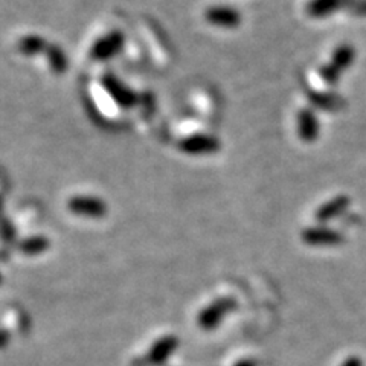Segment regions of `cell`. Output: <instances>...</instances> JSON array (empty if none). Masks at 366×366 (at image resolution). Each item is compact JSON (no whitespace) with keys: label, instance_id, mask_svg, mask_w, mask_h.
I'll return each instance as SVG.
<instances>
[{"label":"cell","instance_id":"6da1fadb","mask_svg":"<svg viewBox=\"0 0 366 366\" xmlns=\"http://www.w3.org/2000/svg\"><path fill=\"white\" fill-rule=\"evenodd\" d=\"M233 308H236V301H233V299H217V301H214L211 305L202 310L197 322H199V327L203 328L205 331H211L223 321L224 316L232 312Z\"/></svg>","mask_w":366,"mask_h":366},{"label":"cell","instance_id":"7a4b0ae2","mask_svg":"<svg viewBox=\"0 0 366 366\" xmlns=\"http://www.w3.org/2000/svg\"><path fill=\"white\" fill-rule=\"evenodd\" d=\"M122 46H124V35L118 31H114L95 42V44L92 46L90 55L93 60L106 61L118 55L122 49Z\"/></svg>","mask_w":366,"mask_h":366},{"label":"cell","instance_id":"3957f363","mask_svg":"<svg viewBox=\"0 0 366 366\" xmlns=\"http://www.w3.org/2000/svg\"><path fill=\"white\" fill-rule=\"evenodd\" d=\"M68 206L73 214L86 215V217L99 219L107 212L106 203L97 197H73Z\"/></svg>","mask_w":366,"mask_h":366},{"label":"cell","instance_id":"277c9868","mask_svg":"<svg viewBox=\"0 0 366 366\" xmlns=\"http://www.w3.org/2000/svg\"><path fill=\"white\" fill-rule=\"evenodd\" d=\"M104 86L110 95L114 97V99L122 107H133L138 102L135 93L128 87H126L124 84H121L115 77H111V75L104 78Z\"/></svg>","mask_w":366,"mask_h":366},{"label":"cell","instance_id":"5b68a950","mask_svg":"<svg viewBox=\"0 0 366 366\" xmlns=\"http://www.w3.org/2000/svg\"><path fill=\"white\" fill-rule=\"evenodd\" d=\"M177 345H179V341L174 336L164 337V339L153 345L152 351H150V360L153 363H162L176 351Z\"/></svg>","mask_w":366,"mask_h":366},{"label":"cell","instance_id":"8992f818","mask_svg":"<svg viewBox=\"0 0 366 366\" xmlns=\"http://www.w3.org/2000/svg\"><path fill=\"white\" fill-rule=\"evenodd\" d=\"M304 240L312 246H333L341 241V236H337L334 231L308 229L304 233Z\"/></svg>","mask_w":366,"mask_h":366},{"label":"cell","instance_id":"52a82bcc","mask_svg":"<svg viewBox=\"0 0 366 366\" xmlns=\"http://www.w3.org/2000/svg\"><path fill=\"white\" fill-rule=\"evenodd\" d=\"M206 17H208L209 22L219 25V26H233L240 18L237 11H233V9H231V8H224V6L211 8L208 14H206Z\"/></svg>","mask_w":366,"mask_h":366},{"label":"cell","instance_id":"ba28073f","mask_svg":"<svg viewBox=\"0 0 366 366\" xmlns=\"http://www.w3.org/2000/svg\"><path fill=\"white\" fill-rule=\"evenodd\" d=\"M182 148L186 153L191 154H203V153H211L215 150V142L212 138H205V136H195L186 139L182 144Z\"/></svg>","mask_w":366,"mask_h":366},{"label":"cell","instance_id":"9c48e42d","mask_svg":"<svg viewBox=\"0 0 366 366\" xmlns=\"http://www.w3.org/2000/svg\"><path fill=\"white\" fill-rule=\"evenodd\" d=\"M46 57H48V64L49 68L55 72V73H63L66 72V69H68V55L64 54V51L61 48H59V46L55 44H51L46 48Z\"/></svg>","mask_w":366,"mask_h":366},{"label":"cell","instance_id":"30bf717a","mask_svg":"<svg viewBox=\"0 0 366 366\" xmlns=\"http://www.w3.org/2000/svg\"><path fill=\"white\" fill-rule=\"evenodd\" d=\"M17 48L23 55L31 57V55L46 52V48H48V46H46V42L42 39V37L28 35V37H23V39L17 43Z\"/></svg>","mask_w":366,"mask_h":366},{"label":"cell","instance_id":"8fae6325","mask_svg":"<svg viewBox=\"0 0 366 366\" xmlns=\"http://www.w3.org/2000/svg\"><path fill=\"white\" fill-rule=\"evenodd\" d=\"M46 248H48V241H46L42 237H34V238H30V240L23 243L22 250L26 252V253H40Z\"/></svg>","mask_w":366,"mask_h":366},{"label":"cell","instance_id":"7c38bea8","mask_svg":"<svg viewBox=\"0 0 366 366\" xmlns=\"http://www.w3.org/2000/svg\"><path fill=\"white\" fill-rule=\"evenodd\" d=\"M342 0H315L312 4V11L316 14L333 11V9L339 5Z\"/></svg>","mask_w":366,"mask_h":366},{"label":"cell","instance_id":"4fadbf2b","mask_svg":"<svg viewBox=\"0 0 366 366\" xmlns=\"http://www.w3.org/2000/svg\"><path fill=\"white\" fill-rule=\"evenodd\" d=\"M341 366H363V360L358 355H351V358L346 359Z\"/></svg>","mask_w":366,"mask_h":366},{"label":"cell","instance_id":"5bb4252c","mask_svg":"<svg viewBox=\"0 0 366 366\" xmlns=\"http://www.w3.org/2000/svg\"><path fill=\"white\" fill-rule=\"evenodd\" d=\"M236 366H255V365H253V362H250V360H241Z\"/></svg>","mask_w":366,"mask_h":366}]
</instances>
